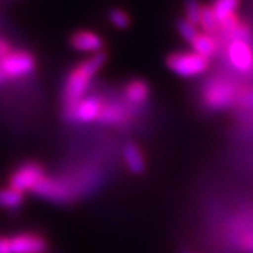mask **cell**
<instances>
[{
	"mask_svg": "<svg viewBox=\"0 0 253 253\" xmlns=\"http://www.w3.org/2000/svg\"><path fill=\"white\" fill-rule=\"evenodd\" d=\"M106 61H107V56L103 51L93 54L90 58L79 63L66 76L62 90V111L63 118L66 121L72 123L73 110L79 104L81 100L86 97V91L90 86L91 78L103 68Z\"/></svg>",
	"mask_w": 253,
	"mask_h": 253,
	"instance_id": "obj_1",
	"label": "cell"
},
{
	"mask_svg": "<svg viewBox=\"0 0 253 253\" xmlns=\"http://www.w3.org/2000/svg\"><path fill=\"white\" fill-rule=\"evenodd\" d=\"M38 199L54 204H69L75 200V190L66 176L45 174L30 191Z\"/></svg>",
	"mask_w": 253,
	"mask_h": 253,
	"instance_id": "obj_2",
	"label": "cell"
},
{
	"mask_svg": "<svg viewBox=\"0 0 253 253\" xmlns=\"http://www.w3.org/2000/svg\"><path fill=\"white\" fill-rule=\"evenodd\" d=\"M37 62L34 55L24 49L10 51L3 59H0V71L7 82L14 79H24L36 71Z\"/></svg>",
	"mask_w": 253,
	"mask_h": 253,
	"instance_id": "obj_3",
	"label": "cell"
},
{
	"mask_svg": "<svg viewBox=\"0 0 253 253\" xmlns=\"http://www.w3.org/2000/svg\"><path fill=\"white\" fill-rule=\"evenodd\" d=\"M168 68L181 78H194L204 73L208 68V59L194 51L174 52L166 59Z\"/></svg>",
	"mask_w": 253,
	"mask_h": 253,
	"instance_id": "obj_4",
	"label": "cell"
},
{
	"mask_svg": "<svg viewBox=\"0 0 253 253\" xmlns=\"http://www.w3.org/2000/svg\"><path fill=\"white\" fill-rule=\"evenodd\" d=\"M45 168L38 161H24L10 173L9 186L21 193L31 191L38 181L45 176Z\"/></svg>",
	"mask_w": 253,
	"mask_h": 253,
	"instance_id": "obj_5",
	"label": "cell"
},
{
	"mask_svg": "<svg viewBox=\"0 0 253 253\" xmlns=\"http://www.w3.org/2000/svg\"><path fill=\"white\" fill-rule=\"evenodd\" d=\"M10 253H46L49 242L38 231H21L9 236Z\"/></svg>",
	"mask_w": 253,
	"mask_h": 253,
	"instance_id": "obj_6",
	"label": "cell"
},
{
	"mask_svg": "<svg viewBox=\"0 0 253 253\" xmlns=\"http://www.w3.org/2000/svg\"><path fill=\"white\" fill-rule=\"evenodd\" d=\"M228 59L236 71L251 73L253 71V49L244 40H232L228 45Z\"/></svg>",
	"mask_w": 253,
	"mask_h": 253,
	"instance_id": "obj_7",
	"label": "cell"
},
{
	"mask_svg": "<svg viewBox=\"0 0 253 253\" xmlns=\"http://www.w3.org/2000/svg\"><path fill=\"white\" fill-rule=\"evenodd\" d=\"M234 99V87L225 81L211 82L204 91V100L211 109H225Z\"/></svg>",
	"mask_w": 253,
	"mask_h": 253,
	"instance_id": "obj_8",
	"label": "cell"
},
{
	"mask_svg": "<svg viewBox=\"0 0 253 253\" xmlns=\"http://www.w3.org/2000/svg\"><path fill=\"white\" fill-rule=\"evenodd\" d=\"M103 106L104 104L99 96H94V94L86 96L84 99L79 101V104L73 110L72 123L89 124L93 121H97Z\"/></svg>",
	"mask_w": 253,
	"mask_h": 253,
	"instance_id": "obj_9",
	"label": "cell"
},
{
	"mask_svg": "<svg viewBox=\"0 0 253 253\" xmlns=\"http://www.w3.org/2000/svg\"><path fill=\"white\" fill-rule=\"evenodd\" d=\"M71 45L81 51V52H91V54H97L101 52L103 49V40L101 37L97 36L93 31H76L71 37Z\"/></svg>",
	"mask_w": 253,
	"mask_h": 253,
	"instance_id": "obj_10",
	"label": "cell"
},
{
	"mask_svg": "<svg viewBox=\"0 0 253 253\" xmlns=\"http://www.w3.org/2000/svg\"><path fill=\"white\" fill-rule=\"evenodd\" d=\"M124 161L126 166L134 174H141L145 170V161L139 148L135 144L129 142L124 146Z\"/></svg>",
	"mask_w": 253,
	"mask_h": 253,
	"instance_id": "obj_11",
	"label": "cell"
},
{
	"mask_svg": "<svg viewBox=\"0 0 253 253\" xmlns=\"http://www.w3.org/2000/svg\"><path fill=\"white\" fill-rule=\"evenodd\" d=\"M24 203V193L13 187H0V208L3 210H17Z\"/></svg>",
	"mask_w": 253,
	"mask_h": 253,
	"instance_id": "obj_12",
	"label": "cell"
},
{
	"mask_svg": "<svg viewBox=\"0 0 253 253\" xmlns=\"http://www.w3.org/2000/svg\"><path fill=\"white\" fill-rule=\"evenodd\" d=\"M190 45H191L194 52H197V54L207 58V59L215 54V51H217V41L214 40V37L206 34V33L199 34L197 38Z\"/></svg>",
	"mask_w": 253,
	"mask_h": 253,
	"instance_id": "obj_13",
	"label": "cell"
},
{
	"mask_svg": "<svg viewBox=\"0 0 253 253\" xmlns=\"http://www.w3.org/2000/svg\"><path fill=\"white\" fill-rule=\"evenodd\" d=\"M126 96L132 104H141L149 96V87L144 81H132L126 84Z\"/></svg>",
	"mask_w": 253,
	"mask_h": 253,
	"instance_id": "obj_14",
	"label": "cell"
},
{
	"mask_svg": "<svg viewBox=\"0 0 253 253\" xmlns=\"http://www.w3.org/2000/svg\"><path fill=\"white\" fill-rule=\"evenodd\" d=\"M239 4V0H215L212 4V11L217 17L218 23L221 24L232 16H235V10Z\"/></svg>",
	"mask_w": 253,
	"mask_h": 253,
	"instance_id": "obj_15",
	"label": "cell"
},
{
	"mask_svg": "<svg viewBox=\"0 0 253 253\" xmlns=\"http://www.w3.org/2000/svg\"><path fill=\"white\" fill-rule=\"evenodd\" d=\"M200 26L204 30V33H206V34H210V36L214 34V33L217 31L219 23H218L217 17H215V14H214V11H212L211 7L203 6V9H201V16H200Z\"/></svg>",
	"mask_w": 253,
	"mask_h": 253,
	"instance_id": "obj_16",
	"label": "cell"
},
{
	"mask_svg": "<svg viewBox=\"0 0 253 253\" xmlns=\"http://www.w3.org/2000/svg\"><path fill=\"white\" fill-rule=\"evenodd\" d=\"M121 120H123V111H121V109L118 106L110 104V106H103L97 121L101 123V124L114 126V124H118Z\"/></svg>",
	"mask_w": 253,
	"mask_h": 253,
	"instance_id": "obj_17",
	"label": "cell"
},
{
	"mask_svg": "<svg viewBox=\"0 0 253 253\" xmlns=\"http://www.w3.org/2000/svg\"><path fill=\"white\" fill-rule=\"evenodd\" d=\"M177 31H179V34H180L187 42H190V44H191L200 34L199 30H197V26L191 24L190 21L186 20V18L179 20V23H177Z\"/></svg>",
	"mask_w": 253,
	"mask_h": 253,
	"instance_id": "obj_18",
	"label": "cell"
},
{
	"mask_svg": "<svg viewBox=\"0 0 253 253\" xmlns=\"http://www.w3.org/2000/svg\"><path fill=\"white\" fill-rule=\"evenodd\" d=\"M201 9L203 6L197 0H186L184 3V10H186V20L191 24L197 26L200 24V16H201Z\"/></svg>",
	"mask_w": 253,
	"mask_h": 253,
	"instance_id": "obj_19",
	"label": "cell"
},
{
	"mask_svg": "<svg viewBox=\"0 0 253 253\" xmlns=\"http://www.w3.org/2000/svg\"><path fill=\"white\" fill-rule=\"evenodd\" d=\"M109 18L116 28H126L129 26V17L124 10L113 9L109 13Z\"/></svg>",
	"mask_w": 253,
	"mask_h": 253,
	"instance_id": "obj_20",
	"label": "cell"
},
{
	"mask_svg": "<svg viewBox=\"0 0 253 253\" xmlns=\"http://www.w3.org/2000/svg\"><path fill=\"white\" fill-rule=\"evenodd\" d=\"M0 253H10V241L7 235H0Z\"/></svg>",
	"mask_w": 253,
	"mask_h": 253,
	"instance_id": "obj_21",
	"label": "cell"
},
{
	"mask_svg": "<svg viewBox=\"0 0 253 253\" xmlns=\"http://www.w3.org/2000/svg\"><path fill=\"white\" fill-rule=\"evenodd\" d=\"M10 51H11V48H10L9 42L6 40L0 38V59H3L6 55L9 54Z\"/></svg>",
	"mask_w": 253,
	"mask_h": 253,
	"instance_id": "obj_22",
	"label": "cell"
},
{
	"mask_svg": "<svg viewBox=\"0 0 253 253\" xmlns=\"http://www.w3.org/2000/svg\"><path fill=\"white\" fill-rule=\"evenodd\" d=\"M180 253H193V252H190V251H183V252H180Z\"/></svg>",
	"mask_w": 253,
	"mask_h": 253,
	"instance_id": "obj_23",
	"label": "cell"
}]
</instances>
